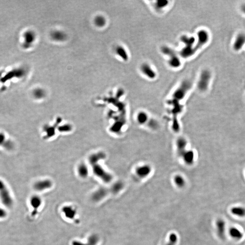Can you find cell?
Here are the masks:
<instances>
[{"instance_id": "obj_1", "label": "cell", "mask_w": 245, "mask_h": 245, "mask_svg": "<svg viewBox=\"0 0 245 245\" xmlns=\"http://www.w3.org/2000/svg\"><path fill=\"white\" fill-rule=\"evenodd\" d=\"M161 51L163 54L168 57V63L171 67L177 69L181 66L180 58L172 49L164 45L161 47Z\"/></svg>"}, {"instance_id": "obj_2", "label": "cell", "mask_w": 245, "mask_h": 245, "mask_svg": "<svg viewBox=\"0 0 245 245\" xmlns=\"http://www.w3.org/2000/svg\"><path fill=\"white\" fill-rule=\"evenodd\" d=\"M192 84L190 81L186 80L181 83L172 95V101L179 103V101L183 100L186 95L191 89Z\"/></svg>"}, {"instance_id": "obj_3", "label": "cell", "mask_w": 245, "mask_h": 245, "mask_svg": "<svg viewBox=\"0 0 245 245\" xmlns=\"http://www.w3.org/2000/svg\"><path fill=\"white\" fill-rule=\"evenodd\" d=\"M212 78V73L210 70L205 69L202 70L199 76L197 84L198 88L200 91L205 92L207 90Z\"/></svg>"}, {"instance_id": "obj_4", "label": "cell", "mask_w": 245, "mask_h": 245, "mask_svg": "<svg viewBox=\"0 0 245 245\" xmlns=\"http://www.w3.org/2000/svg\"><path fill=\"white\" fill-rule=\"evenodd\" d=\"M197 37L195 45V49L196 51L202 48L210 40V34L206 30L201 29L197 32Z\"/></svg>"}, {"instance_id": "obj_5", "label": "cell", "mask_w": 245, "mask_h": 245, "mask_svg": "<svg viewBox=\"0 0 245 245\" xmlns=\"http://www.w3.org/2000/svg\"><path fill=\"white\" fill-rule=\"evenodd\" d=\"M0 198L3 204L7 207H10L13 204V200L8 189L4 183L0 180Z\"/></svg>"}, {"instance_id": "obj_6", "label": "cell", "mask_w": 245, "mask_h": 245, "mask_svg": "<svg viewBox=\"0 0 245 245\" xmlns=\"http://www.w3.org/2000/svg\"><path fill=\"white\" fill-rule=\"evenodd\" d=\"M36 34L33 30H28L23 33L22 47L25 49L30 48L35 42L36 39Z\"/></svg>"}, {"instance_id": "obj_7", "label": "cell", "mask_w": 245, "mask_h": 245, "mask_svg": "<svg viewBox=\"0 0 245 245\" xmlns=\"http://www.w3.org/2000/svg\"><path fill=\"white\" fill-rule=\"evenodd\" d=\"M232 49L236 52L241 51L245 46V33L240 32L236 35L233 43Z\"/></svg>"}, {"instance_id": "obj_8", "label": "cell", "mask_w": 245, "mask_h": 245, "mask_svg": "<svg viewBox=\"0 0 245 245\" xmlns=\"http://www.w3.org/2000/svg\"><path fill=\"white\" fill-rule=\"evenodd\" d=\"M140 70L144 76L150 80H153L156 77V72L152 67L147 63L142 64L140 66Z\"/></svg>"}, {"instance_id": "obj_9", "label": "cell", "mask_w": 245, "mask_h": 245, "mask_svg": "<svg viewBox=\"0 0 245 245\" xmlns=\"http://www.w3.org/2000/svg\"><path fill=\"white\" fill-rule=\"evenodd\" d=\"M94 172L96 175L100 177L106 183H109L112 179L111 175L107 173L100 166L96 165L94 168Z\"/></svg>"}, {"instance_id": "obj_10", "label": "cell", "mask_w": 245, "mask_h": 245, "mask_svg": "<svg viewBox=\"0 0 245 245\" xmlns=\"http://www.w3.org/2000/svg\"><path fill=\"white\" fill-rule=\"evenodd\" d=\"M216 229L219 238L223 239L225 237L226 223L224 220L219 219L216 222Z\"/></svg>"}, {"instance_id": "obj_11", "label": "cell", "mask_w": 245, "mask_h": 245, "mask_svg": "<svg viewBox=\"0 0 245 245\" xmlns=\"http://www.w3.org/2000/svg\"><path fill=\"white\" fill-rule=\"evenodd\" d=\"M52 183L50 180H44L39 181L34 185V188L38 191H42L52 187Z\"/></svg>"}, {"instance_id": "obj_12", "label": "cell", "mask_w": 245, "mask_h": 245, "mask_svg": "<svg viewBox=\"0 0 245 245\" xmlns=\"http://www.w3.org/2000/svg\"><path fill=\"white\" fill-rule=\"evenodd\" d=\"M50 38L55 41L62 42L66 40L67 35L61 30H56L50 33Z\"/></svg>"}, {"instance_id": "obj_13", "label": "cell", "mask_w": 245, "mask_h": 245, "mask_svg": "<svg viewBox=\"0 0 245 245\" xmlns=\"http://www.w3.org/2000/svg\"><path fill=\"white\" fill-rule=\"evenodd\" d=\"M30 204L33 208V211L32 212V216H35L38 213V209L41 206L42 204L41 198L38 196H34L31 197L30 200Z\"/></svg>"}, {"instance_id": "obj_14", "label": "cell", "mask_w": 245, "mask_h": 245, "mask_svg": "<svg viewBox=\"0 0 245 245\" xmlns=\"http://www.w3.org/2000/svg\"><path fill=\"white\" fill-rule=\"evenodd\" d=\"M108 193L107 190L104 188H101L97 190L92 194V200L95 202H100L103 199Z\"/></svg>"}, {"instance_id": "obj_15", "label": "cell", "mask_w": 245, "mask_h": 245, "mask_svg": "<svg viewBox=\"0 0 245 245\" xmlns=\"http://www.w3.org/2000/svg\"><path fill=\"white\" fill-rule=\"evenodd\" d=\"M180 41L185 45V47L195 48L196 38L193 36L188 37L184 35L180 38Z\"/></svg>"}, {"instance_id": "obj_16", "label": "cell", "mask_w": 245, "mask_h": 245, "mask_svg": "<svg viewBox=\"0 0 245 245\" xmlns=\"http://www.w3.org/2000/svg\"><path fill=\"white\" fill-rule=\"evenodd\" d=\"M99 241V236L96 235H92L89 237L86 243L79 241H74L72 242V245H96Z\"/></svg>"}, {"instance_id": "obj_17", "label": "cell", "mask_w": 245, "mask_h": 245, "mask_svg": "<svg viewBox=\"0 0 245 245\" xmlns=\"http://www.w3.org/2000/svg\"><path fill=\"white\" fill-rule=\"evenodd\" d=\"M151 171V168L149 166L143 165L137 168L136 173L140 178H144L149 175Z\"/></svg>"}, {"instance_id": "obj_18", "label": "cell", "mask_w": 245, "mask_h": 245, "mask_svg": "<svg viewBox=\"0 0 245 245\" xmlns=\"http://www.w3.org/2000/svg\"><path fill=\"white\" fill-rule=\"evenodd\" d=\"M187 141L183 138H180L177 141V148L178 153L179 156H182L185 152L187 146Z\"/></svg>"}, {"instance_id": "obj_19", "label": "cell", "mask_w": 245, "mask_h": 245, "mask_svg": "<svg viewBox=\"0 0 245 245\" xmlns=\"http://www.w3.org/2000/svg\"><path fill=\"white\" fill-rule=\"evenodd\" d=\"M62 210L65 217L69 219H73L76 217V211L73 207L69 206H65L63 207Z\"/></svg>"}, {"instance_id": "obj_20", "label": "cell", "mask_w": 245, "mask_h": 245, "mask_svg": "<svg viewBox=\"0 0 245 245\" xmlns=\"http://www.w3.org/2000/svg\"><path fill=\"white\" fill-rule=\"evenodd\" d=\"M115 52L116 54L121 57V59H122L123 61H128L129 59L128 53L124 47H123L121 45H118L115 49Z\"/></svg>"}, {"instance_id": "obj_21", "label": "cell", "mask_w": 245, "mask_h": 245, "mask_svg": "<svg viewBox=\"0 0 245 245\" xmlns=\"http://www.w3.org/2000/svg\"><path fill=\"white\" fill-rule=\"evenodd\" d=\"M181 157H183V160L187 164L191 165L194 162V153L193 151H186Z\"/></svg>"}, {"instance_id": "obj_22", "label": "cell", "mask_w": 245, "mask_h": 245, "mask_svg": "<svg viewBox=\"0 0 245 245\" xmlns=\"http://www.w3.org/2000/svg\"><path fill=\"white\" fill-rule=\"evenodd\" d=\"M229 234L230 236L235 240H240L243 237V234L242 231L235 227H232L230 229Z\"/></svg>"}, {"instance_id": "obj_23", "label": "cell", "mask_w": 245, "mask_h": 245, "mask_svg": "<svg viewBox=\"0 0 245 245\" xmlns=\"http://www.w3.org/2000/svg\"><path fill=\"white\" fill-rule=\"evenodd\" d=\"M231 212L233 215L239 217L245 216V208L243 207H234L231 209Z\"/></svg>"}, {"instance_id": "obj_24", "label": "cell", "mask_w": 245, "mask_h": 245, "mask_svg": "<svg viewBox=\"0 0 245 245\" xmlns=\"http://www.w3.org/2000/svg\"><path fill=\"white\" fill-rule=\"evenodd\" d=\"M45 90L43 89L38 88L34 89L33 91V95L34 98L38 100L43 99L45 96Z\"/></svg>"}, {"instance_id": "obj_25", "label": "cell", "mask_w": 245, "mask_h": 245, "mask_svg": "<svg viewBox=\"0 0 245 245\" xmlns=\"http://www.w3.org/2000/svg\"><path fill=\"white\" fill-rule=\"evenodd\" d=\"M94 23L98 27H103L106 24V20L102 16H98L94 19Z\"/></svg>"}, {"instance_id": "obj_26", "label": "cell", "mask_w": 245, "mask_h": 245, "mask_svg": "<svg viewBox=\"0 0 245 245\" xmlns=\"http://www.w3.org/2000/svg\"><path fill=\"white\" fill-rule=\"evenodd\" d=\"M148 120V115L145 112H140L137 115V121L141 124H143L147 121Z\"/></svg>"}, {"instance_id": "obj_27", "label": "cell", "mask_w": 245, "mask_h": 245, "mask_svg": "<svg viewBox=\"0 0 245 245\" xmlns=\"http://www.w3.org/2000/svg\"><path fill=\"white\" fill-rule=\"evenodd\" d=\"M78 172H79V175L82 178L87 177L88 174V170L87 167L84 164H81L78 168Z\"/></svg>"}, {"instance_id": "obj_28", "label": "cell", "mask_w": 245, "mask_h": 245, "mask_svg": "<svg viewBox=\"0 0 245 245\" xmlns=\"http://www.w3.org/2000/svg\"><path fill=\"white\" fill-rule=\"evenodd\" d=\"M169 2L165 0H159L156 1L155 3V7L158 10H162L165 8L168 5Z\"/></svg>"}, {"instance_id": "obj_29", "label": "cell", "mask_w": 245, "mask_h": 245, "mask_svg": "<svg viewBox=\"0 0 245 245\" xmlns=\"http://www.w3.org/2000/svg\"><path fill=\"white\" fill-rule=\"evenodd\" d=\"M104 156H105V155L103 153H98V154L92 155L90 158V162L92 164H95V163H97L99 160H101V159L103 158Z\"/></svg>"}, {"instance_id": "obj_30", "label": "cell", "mask_w": 245, "mask_h": 245, "mask_svg": "<svg viewBox=\"0 0 245 245\" xmlns=\"http://www.w3.org/2000/svg\"><path fill=\"white\" fill-rule=\"evenodd\" d=\"M174 182L178 186L181 187L184 185L185 181L184 178L180 175H177L174 178Z\"/></svg>"}, {"instance_id": "obj_31", "label": "cell", "mask_w": 245, "mask_h": 245, "mask_svg": "<svg viewBox=\"0 0 245 245\" xmlns=\"http://www.w3.org/2000/svg\"><path fill=\"white\" fill-rule=\"evenodd\" d=\"M3 147L4 148H5L7 149V150H11V149H13V147H14V144H13V142L10 140H7Z\"/></svg>"}, {"instance_id": "obj_32", "label": "cell", "mask_w": 245, "mask_h": 245, "mask_svg": "<svg viewBox=\"0 0 245 245\" xmlns=\"http://www.w3.org/2000/svg\"><path fill=\"white\" fill-rule=\"evenodd\" d=\"M122 185L121 183H117L112 187L111 190L113 193L118 192L122 188Z\"/></svg>"}, {"instance_id": "obj_33", "label": "cell", "mask_w": 245, "mask_h": 245, "mask_svg": "<svg viewBox=\"0 0 245 245\" xmlns=\"http://www.w3.org/2000/svg\"><path fill=\"white\" fill-rule=\"evenodd\" d=\"M7 140L3 132H0V146H3Z\"/></svg>"}, {"instance_id": "obj_34", "label": "cell", "mask_w": 245, "mask_h": 245, "mask_svg": "<svg viewBox=\"0 0 245 245\" xmlns=\"http://www.w3.org/2000/svg\"><path fill=\"white\" fill-rule=\"evenodd\" d=\"M150 127H151V128H157V126H158V124L155 121H151L150 122Z\"/></svg>"}, {"instance_id": "obj_35", "label": "cell", "mask_w": 245, "mask_h": 245, "mask_svg": "<svg viewBox=\"0 0 245 245\" xmlns=\"http://www.w3.org/2000/svg\"><path fill=\"white\" fill-rule=\"evenodd\" d=\"M6 211L3 209L0 208V218H3L6 216Z\"/></svg>"}, {"instance_id": "obj_36", "label": "cell", "mask_w": 245, "mask_h": 245, "mask_svg": "<svg viewBox=\"0 0 245 245\" xmlns=\"http://www.w3.org/2000/svg\"><path fill=\"white\" fill-rule=\"evenodd\" d=\"M70 126L69 125L64 126V127H61L60 130L61 131H67L70 129Z\"/></svg>"}, {"instance_id": "obj_37", "label": "cell", "mask_w": 245, "mask_h": 245, "mask_svg": "<svg viewBox=\"0 0 245 245\" xmlns=\"http://www.w3.org/2000/svg\"><path fill=\"white\" fill-rule=\"evenodd\" d=\"M240 8H241V10L242 13H243L244 15H245V3L242 5Z\"/></svg>"}]
</instances>
